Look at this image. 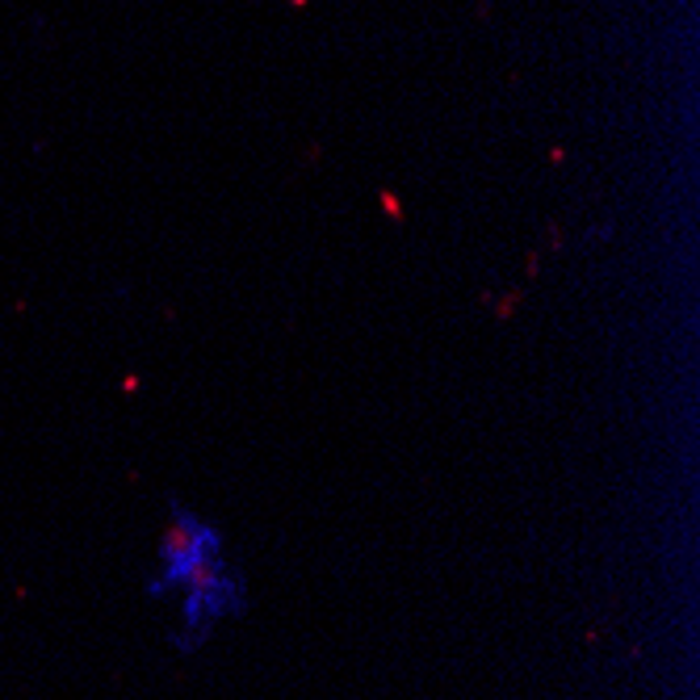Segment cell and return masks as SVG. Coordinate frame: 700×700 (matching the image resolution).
<instances>
[{
  "label": "cell",
  "mask_w": 700,
  "mask_h": 700,
  "mask_svg": "<svg viewBox=\"0 0 700 700\" xmlns=\"http://www.w3.org/2000/svg\"><path fill=\"white\" fill-rule=\"evenodd\" d=\"M298 4H303V0H298Z\"/></svg>",
  "instance_id": "1"
}]
</instances>
